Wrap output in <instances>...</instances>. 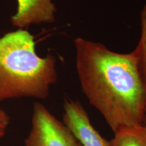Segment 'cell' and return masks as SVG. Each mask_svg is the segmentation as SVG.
<instances>
[{"instance_id": "8", "label": "cell", "mask_w": 146, "mask_h": 146, "mask_svg": "<svg viewBox=\"0 0 146 146\" xmlns=\"http://www.w3.org/2000/svg\"><path fill=\"white\" fill-rule=\"evenodd\" d=\"M11 118L4 110L0 108V141L6 135Z\"/></svg>"}, {"instance_id": "9", "label": "cell", "mask_w": 146, "mask_h": 146, "mask_svg": "<svg viewBox=\"0 0 146 146\" xmlns=\"http://www.w3.org/2000/svg\"><path fill=\"white\" fill-rule=\"evenodd\" d=\"M142 125L146 128V108L145 110V113H144V116H143V123H142Z\"/></svg>"}, {"instance_id": "1", "label": "cell", "mask_w": 146, "mask_h": 146, "mask_svg": "<svg viewBox=\"0 0 146 146\" xmlns=\"http://www.w3.org/2000/svg\"><path fill=\"white\" fill-rule=\"evenodd\" d=\"M74 46L82 91L113 132L141 125L146 85L134 51L120 54L81 37L74 39Z\"/></svg>"}, {"instance_id": "5", "label": "cell", "mask_w": 146, "mask_h": 146, "mask_svg": "<svg viewBox=\"0 0 146 146\" xmlns=\"http://www.w3.org/2000/svg\"><path fill=\"white\" fill-rule=\"evenodd\" d=\"M17 10L11 17V23L20 29L31 25L55 22L56 5L53 0H16Z\"/></svg>"}, {"instance_id": "7", "label": "cell", "mask_w": 146, "mask_h": 146, "mask_svg": "<svg viewBox=\"0 0 146 146\" xmlns=\"http://www.w3.org/2000/svg\"><path fill=\"white\" fill-rule=\"evenodd\" d=\"M133 51L138 58L140 70L146 85V4L141 13V36Z\"/></svg>"}, {"instance_id": "2", "label": "cell", "mask_w": 146, "mask_h": 146, "mask_svg": "<svg viewBox=\"0 0 146 146\" xmlns=\"http://www.w3.org/2000/svg\"><path fill=\"white\" fill-rule=\"evenodd\" d=\"M56 60L48 54L40 57L34 36L18 29L0 38V102L10 99H45L57 82Z\"/></svg>"}, {"instance_id": "6", "label": "cell", "mask_w": 146, "mask_h": 146, "mask_svg": "<svg viewBox=\"0 0 146 146\" xmlns=\"http://www.w3.org/2000/svg\"><path fill=\"white\" fill-rule=\"evenodd\" d=\"M114 133L111 146H146V128L142 125L120 127Z\"/></svg>"}, {"instance_id": "10", "label": "cell", "mask_w": 146, "mask_h": 146, "mask_svg": "<svg viewBox=\"0 0 146 146\" xmlns=\"http://www.w3.org/2000/svg\"><path fill=\"white\" fill-rule=\"evenodd\" d=\"M80 146H82V145H81V144H80Z\"/></svg>"}, {"instance_id": "4", "label": "cell", "mask_w": 146, "mask_h": 146, "mask_svg": "<svg viewBox=\"0 0 146 146\" xmlns=\"http://www.w3.org/2000/svg\"><path fill=\"white\" fill-rule=\"evenodd\" d=\"M63 121L82 146H111L91 123L87 111L78 101L65 99Z\"/></svg>"}, {"instance_id": "3", "label": "cell", "mask_w": 146, "mask_h": 146, "mask_svg": "<svg viewBox=\"0 0 146 146\" xmlns=\"http://www.w3.org/2000/svg\"><path fill=\"white\" fill-rule=\"evenodd\" d=\"M25 144V146H80L64 123L40 102L33 105L31 129Z\"/></svg>"}]
</instances>
